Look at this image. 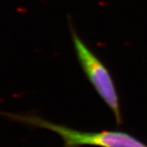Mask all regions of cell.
Listing matches in <instances>:
<instances>
[{
	"mask_svg": "<svg viewBox=\"0 0 147 147\" xmlns=\"http://www.w3.org/2000/svg\"><path fill=\"white\" fill-rule=\"evenodd\" d=\"M1 114L8 119L28 126L52 131L59 135L63 140V147H82L84 146L98 147H147V144L133 136L132 134L120 131L104 130L97 132H89L52 123L34 113L20 114L1 112Z\"/></svg>",
	"mask_w": 147,
	"mask_h": 147,
	"instance_id": "cell-1",
	"label": "cell"
},
{
	"mask_svg": "<svg viewBox=\"0 0 147 147\" xmlns=\"http://www.w3.org/2000/svg\"><path fill=\"white\" fill-rule=\"evenodd\" d=\"M69 25L73 47L82 70L99 96L111 111L117 125H121L123 117L119 95L110 71L78 35L73 22L70 21Z\"/></svg>",
	"mask_w": 147,
	"mask_h": 147,
	"instance_id": "cell-2",
	"label": "cell"
}]
</instances>
